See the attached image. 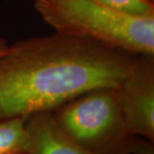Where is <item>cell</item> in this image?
Returning a JSON list of instances; mask_svg holds the SVG:
<instances>
[{
	"instance_id": "6",
	"label": "cell",
	"mask_w": 154,
	"mask_h": 154,
	"mask_svg": "<svg viewBox=\"0 0 154 154\" xmlns=\"http://www.w3.org/2000/svg\"><path fill=\"white\" fill-rule=\"evenodd\" d=\"M26 120L24 116L0 119V154H29Z\"/></svg>"
},
{
	"instance_id": "7",
	"label": "cell",
	"mask_w": 154,
	"mask_h": 154,
	"mask_svg": "<svg viewBox=\"0 0 154 154\" xmlns=\"http://www.w3.org/2000/svg\"><path fill=\"white\" fill-rule=\"evenodd\" d=\"M114 11L135 17H154V3L150 0H93Z\"/></svg>"
},
{
	"instance_id": "1",
	"label": "cell",
	"mask_w": 154,
	"mask_h": 154,
	"mask_svg": "<svg viewBox=\"0 0 154 154\" xmlns=\"http://www.w3.org/2000/svg\"><path fill=\"white\" fill-rule=\"evenodd\" d=\"M135 56L54 33L0 52V119L53 111L91 89L119 88Z\"/></svg>"
},
{
	"instance_id": "2",
	"label": "cell",
	"mask_w": 154,
	"mask_h": 154,
	"mask_svg": "<svg viewBox=\"0 0 154 154\" xmlns=\"http://www.w3.org/2000/svg\"><path fill=\"white\" fill-rule=\"evenodd\" d=\"M56 33L88 38L134 56L154 54V17H135L93 0H33Z\"/></svg>"
},
{
	"instance_id": "5",
	"label": "cell",
	"mask_w": 154,
	"mask_h": 154,
	"mask_svg": "<svg viewBox=\"0 0 154 154\" xmlns=\"http://www.w3.org/2000/svg\"><path fill=\"white\" fill-rule=\"evenodd\" d=\"M26 126L30 137L29 154H92L62 129L52 111L28 116Z\"/></svg>"
},
{
	"instance_id": "9",
	"label": "cell",
	"mask_w": 154,
	"mask_h": 154,
	"mask_svg": "<svg viewBox=\"0 0 154 154\" xmlns=\"http://www.w3.org/2000/svg\"><path fill=\"white\" fill-rule=\"evenodd\" d=\"M150 1H152V2H153L154 3V0H150Z\"/></svg>"
},
{
	"instance_id": "8",
	"label": "cell",
	"mask_w": 154,
	"mask_h": 154,
	"mask_svg": "<svg viewBox=\"0 0 154 154\" xmlns=\"http://www.w3.org/2000/svg\"><path fill=\"white\" fill-rule=\"evenodd\" d=\"M131 154H154L153 141L134 135L133 138Z\"/></svg>"
},
{
	"instance_id": "4",
	"label": "cell",
	"mask_w": 154,
	"mask_h": 154,
	"mask_svg": "<svg viewBox=\"0 0 154 154\" xmlns=\"http://www.w3.org/2000/svg\"><path fill=\"white\" fill-rule=\"evenodd\" d=\"M118 94L128 132L154 142V54L134 57Z\"/></svg>"
},
{
	"instance_id": "3",
	"label": "cell",
	"mask_w": 154,
	"mask_h": 154,
	"mask_svg": "<svg viewBox=\"0 0 154 154\" xmlns=\"http://www.w3.org/2000/svg\"><path fill=\"white\" fill-rule=\"evenodd\" d=\"M68 135L92 154H131L118 88L102 87L75 97L52 111Z\"/></svg>"
}]
</instances>
